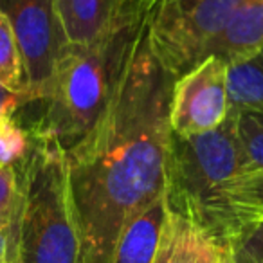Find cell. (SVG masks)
Here are the masks:
<instances>
[{
	"mask_svg": "<svg viewBox=\"0 0 263 263\" xmlns=\"http://www.w3.org/2000/svg\"><path fill=\"white\" fill-rule=\"evenodd\" d=\"M173 83L146 31L106 108L65 152L80 263H112L128 223L164 197Z\"/></svg>",
	"mask_w": 263,
	"mask_h": 263,
	"instance_id": "1",
	"label": "cell"
},
{
	"mask_svg": "<svg viewBox=\"0 0 263 263\" xmlns=\"http://www.w3.org/2000/svg\"><path fill=\"white\" fill-rule=\"evenodd\" d=\"M159 0H121L94 40L67 45L40 114L24 126L36 139L72 148L94 126L134 58Z\"/></svg>",
	"mask_w": 263,
	"mask_h": 263,
	"instance_id": "2",
	"label": "cell"
},
{
	"mask_svg": "<svg viewBox=\"0 0 263 263\" xmlns=\"http://www.w3.org/2000/svg\"><path fill=\"white\" fill-rule=\"evenodd\" d=\"M245 172L249 166L233 110L211 132L195 136L172 132L166 161V208L236 249L243 231L226 200V187Z\"/></svg>",
	"mask_w": 263,
	"mask_h": 263,
	"instance_id": "3",
	"label": "cell"
},
{
	"mask_svg": "<svg viewBox=\"0 0 263 263\" xmlns=\"http://www.w3.org/2000/svg\"><path fill=\"white\" fill-rule=\"evenodd\" d=\"M15 168L20 182L15 263H80L65 150L33 137L31 152Z\"/></svg>",
	"mask_w": 263,
	"mask_h": 263,
	"instance_id": "4",
	"label": "cell"
},
{
	"mask_svg": "<svg viewBox=\"0 0 263 263\" xmlns=\"http://www.w3.org/2000/svg\"><path fill=\"white\" fill-rule=\"evenodd\" d=\"M247 0H159L148 26V47L159 65L180 78L202 63L208 49Z\"/></svg>",
	"mask_w": 263,
	"mask_h": 263,
	"instance_id": "5",
	"label": "cell"
},
{
	"mask_svg": "<svg viewBox=\"0 0 263 263\" xmlns=\"http://www.w3.org/2000/svg\"><path fill=\"white\" fill-rule=\"evenodd\" d=\"M0 13L11 24L24 62L26 105L51 94L67 38L54 0H0Z\"/></svg>",
	"mask_w": 263,
	"mask_h": 263,
	"instance_id": "6",
	"label": "cell"
},
{
	"mask_svg": "<svg viewBox=\"0 0 263 263\" xmlns=\"http://www.w3.org/2000/svg\"><path fill=\"white\" fill-rule=\"evenodd\" d=\"M227 65L218 56H208L195 69L177 78L170 101L173 134L195 136L211 132L229 114Z\"/></svg>",
	"mask_w": 263,
	"mask_h": 263,
	"instance_id": "7",
	"label": "cell"
},
{
	"mask_svg": "<svg viewBox=\"0 0 263 263\" xmlns=\"http://www.w3.org/2000/svg\"><path fill=\"white\" fill-rule=\"evenodd\" d=\"M152 263H234V247L166 208Z\"/></svg>",
	"mask_w": 263,
	"mask_h": 263,
	"instance_id": "8",
	"label": "cell"
},
{
	"mask_svg": "<svg viewBox=\"0 0 263 263\" xmlns=\"http://www.w3.org/2000/svg\"><path fill=\"white\" fill-rule=\"evenodd\" d=\"M263 47V0H247L227 27L213 40L208 56H218L227 65L247 60ZM205 56V58H208Z\"/></svg>",
	"mask_w": 263,
	"mask_h": 263,
	"instance_id": "9",
	"label": "cell"
},
{
	"mask_svg": "<svg viewBox=\"0 0 263 263\" xmlns=\"http://www.w3.org/2000/svg\"><path fill=\"white\" fill-rule=\"evenodd\" d=\"M164 216L166 202L164 197H161L126 226L114 252L112 263H152Z\"/></svg>",
	"mask_w": 263,
	"mask_h": 263,
	"instance_id": "10",
	"label": "cell"
},
{
	"mask_svg": "<svg viewBox=\"0 0 263 263\" xmlns=\"http://www.w3.org/2000/svg\"><path fill=\"white\" fill-rule=\"evenodd\" d=\"M69 45H85L98 36L121 0H54Z\"/></svg>",
	"mask_w": 263,
	"mask_h": 263,
	"instance_id": "11",
	"label": "cell"
},
{
	"mask_svg": "<svg viewBox=\"0 0 263 263\" xmlns=\"http://www.w3.org/2000/svg\"><path fill=\"white\" fill-rule=\"evenodd\" d=\"M227 96L229 108L263 112V47L247 60L229 65Z\"/></svg>",
	"mask_w": 263,
	"mask_h": 263,
	"instance_id": "12",
	"label": "cell"
},
{
	"mask_svg": "<svg viewBox=\"0 0 263 263\" xmlns=\"http://www.w3.org/2000/svg\"><path fill=\"white\" fill-rule=\"evenodd\" d=\"M226 200L234 211L241 231L263 222V170L238 175L226 187ZM243 234V233H241Z\"/></svg>",
	"mask_w": 263,
	"mask_h": 263,
	"instance_id": "13",
	"label": "cell"
},
{
	"mask_svg": "<svg viewBox=\"0 0 263 263\" xmlns=\"http://www.w3.org/2000/svg\"><path fill=\"white\" fill-rule=\"evenodd\" d=\"M0 87L26 101V74L15 33L6 15L0 13Z\"/></svg>",
	"mask_w": 263,
	"mask_h": 263,
	"instance_id": "14",
	"label": "cell"
},
{
	"mask_svg": "<svg viewBox=\"0 0 263 263\" xmlns=\"http://www.w3.org/2000/svg\"><path fill=\"white\" fill-rule=\"evenodd\" d=\"M33 148L29 134L16 112L0 114V166H16Z\"/></svg>",
	"mask_w": 263,
	"mask_h": 263,
	"instance_id": "15",
	"label": "cell"
},
{
	"mask_svg": "<svg viewBox=\"0 0 263 263\" xmlns=\"http://www.w3.org/2000/svg\"><path fill=\"white\" fill-rule=\"evenodd\" d=\"M233 110V108H229ZM241 150L247 159L249 172L263 170V112L261 110H233Z\"/></svg>",
	"mask_w": 263,
	"mask_h": 263,
	"instance_id": "16",
	"label": "cell"
},
{
	"mask_svg": "<svg viewBox=\"0 0 263 263\" xmlns=\"http://www.w3.org/2000/svg\"><path fill=\"white\" fill-rule=\"evenodd\" d=\"M20 202V182L15 166H0V229L15 226Z\"/></svg>",
	"mask_w": 263,
	"mask_h": 263,
	"instance_id": "17",
	"label": "cell"
},
{
	"mask_svg": "<svg viewBox=\"0 0 263 263\" xmlns=\"http://www.w3.org/2000/svg\"><path fill=\"white\" fill-rule=\"evenodd\" d=\"M263 249V222L256 223V226H251L243 231L240 241H238L236 249ZM234 249V251H236Z\"/></svg>",
	"mask_w": 263,
	"mask_h": 263,
	"instance_id": "18",
	"label": "cell"
},
{
	"mask_svg": "<svg viewBox=\"0 0 263 263\" xmlns=\"http://www.w3.org/2000/svg\"><path fill=\"white\" fill-rule=\"evenodd\" d=\"M0 263H15V231L0 229Z\"/></svg>",
	"mask_w": 263,
	"mask_h": 263,
	"instance_id": "19",
	"label": "cell"
},
{
	"mask_svg": "<svg viewBox=\"0 0 263 263\" xmlns=\"http://www.w3.org/2000/svg\"><path fill=\"white\" fill-rule=\"evenodd\" d=\"M26 105L22 96L13 94V92H8L6 88L0 87V114L6 112H16L18 108Z\"/></svg>",
	"mask_w": 263,
	"mask_h": 263,
	"instance_id": "20",
	"label": "cell"
},
{
	"mask_svg": "<svg viewBox=\"0 0 263 263\" xmlns=\"http://www.w3.org/2000/svg\"><path fill=\"white\" fill-rule=\"evenodd\" d=\"M234 263H263V249H241L234 251Z\"/></svg>",
	"mask_w": 263,
	"mask_h": 263,
	"instance_id": "21",
	"label": "cell"
}]
</instances>
